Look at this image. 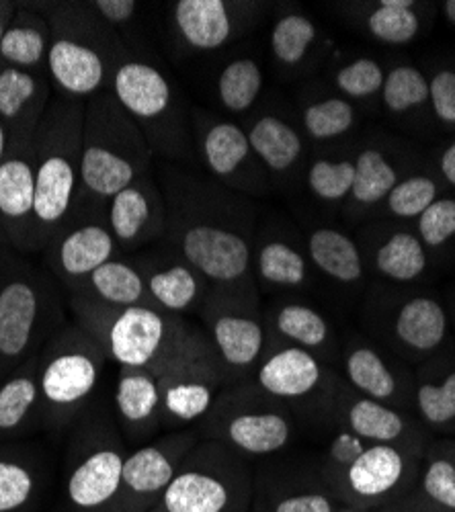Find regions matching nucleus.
<instances>
[{
  "instance_id": "nucleus-1",
  "label": "nucleus",
  "mask_w": 455,
  "mask_h": 512,
  "mask_svg": "<svg viewBox=\"0 0 455 512\" xmlns=\"http://www.w3.org/2000/svg\"><path fill=\"white\" fill-rule=\"evenodd\" d=\"M68 308L117 369H146L158 377L179 363L214 355L203 328L152 306L117 310L68 297Z\"/></svg>"
},
{
  "instance_id": "nucleus-2",
  "label": "nucleus",
  "mask_w": 455,
  "mask_h": 512,
  "mask_svg": "<svg viewBox=\"0 0 455 512\" xmlns=\"http://www.w3.org/2000/svg\"><path fill=\"white\" fill-rule=\"evenodd\" d=\"M66 433L54 506L66 512H115L130 447L119 433L113 410L95 402Z\"/></svg>"
},
{
  "instance_id": "nucleus-3",
  "label": "nucleus",
  "mask_w": 455,
  "mask_h": 512,
  "mask_svg": "<svg viewBox=\"0 0 455 512\" xmlns=\"http://www.w3.org/2000/svg\"><path fill=\"white\" fill-rule=\"evenodd\" d=\"M328 433L318 455L343 506L371 512L400 502L415 490L423 455L369 443L343 426H333Z\"/></svg>"
},
{
  "instance_id": "nucleus-4",
  "label": "nucleus",
  "mask_w": 455,
  "mask_h": 512,
  "mask_svg": "<svg viewBox=\"0 0 455 512\" xmlns=\"http://www.w3.org/2000/svg\"><path fill=\"white\" fill-rule=\"evenodd\" d=\"M66 324L60 287L0 246V379L35 359Z\"/></svg>"
},
{
  "instance_id": "nucleus-5",
  "label": "nucleus",
  "mask_w": 455,
  "mask_h": 512,
  "mask_svg": "<svg viewBox=\"0 0 455 512\" xmlns=\"http://www.w3.org/2000/svg\"><path fill=\"white\" fill-rule=\"evenodd\" d=\"M85 107L78 99L48 107L35 134V209L31 248L41 250L64 228L80 189Z\"/></svg>"
},
{
  "instance_id": "nucleus-6",
  "label": "nucleus",
  "mask_w": 455,
  "mask_h": 512,
  "mask_svg": "<svg viewBox=\"0 0 455 512\" xmlns=\"http://www.w3.org/2000/svg\"><path fill=\"white\" fill-rule=\"evenodd\" d=\"M109 359L97 340L68 322L37 355V379L44 429L64 435L85 414L101 388Z\"/></svg>"
},
{
  "instance_id": "nucleus-7",
  "label": "nucleus",
  "mask_w": 455,
  "mask_h": 512,
  "mask_svg": "<svg viewBox=\"0 0 455 512\" xmlns=\"http://www.w3.org/2000/svg\"><path fill=\"white\" fill-rule=\"evenodd\" d=\"M195 431L199 439L218 441L257 463L294 451L302 426L283 402L248 379L226 386Z\"/></svg>"
},
{
  "instance_id": "nucleus-8",
  "label": "nucleus",
  "mask_w": 455,
  "mask_h": 512,
  "mask_svg": "<svg viewBox=\"0 0 455 512\" xmlns=\"http://www.w3.org/2000/svg\"><path fill=\"white\" fill-rule=\"evenodd\" d=\"M146 166L140 127L113 93H99L85 107L80 150V187L95 201H109L136 183ZM80 191V189H78Z\"/></svg>"
},
{
  "instance_id": "nucleus-9",
  "label": "nucleus",
  "mask_w": 455,
  "mask_h": 512,
  "mask_svg": "<svg viewBox=\"0 0 455 512\" xmlns=\"http://www.w3.org/2000/svg\"><path fill=\"white\" fill-rule=\"evenodd\" d=\"M253 465L226 445L201 439L152 512H251Z\"/></svg>"
},
{
  "instance_id": "nucleus-10",
  "label": "nucleus",
  "mask_w": 455,
  "mask_h": 512,
  "mask_svg": "<svg viewBox=\"0 0 455 512\" xmlns=\"http://www.w3.org/2000/svg\"><path fill=\"white\" fill-rule=\"evenodd\" d=\"M197 314L222 367L226 386L253 379L269 343L257 289L212 287Z\"/></svg>"
},
{
  "instance_id": "nucleus-11",
  "label": "nucleus",
  "mask_w": 455,
  "mask_h": 512,
  "mask_svg": "<svg viewBox=\"0 0 455 512\" xmlns=\"http://www.w3.org/2000/svg\"><path fill=\"white\" fill-rule=\"evenodd\" d=\"M253 381L292 410L300 426L304 418L324 424L326 433L335 426V404L343 377L316 355L269 340Z\"/></svg>"
},
{
  "instance_id": "nucleus-12",
  "label": "nucleus",
  "mask_w": 455,
  "mask_h": 512,
  "mask_svg": "<svg viewBox=\"0 0 455 512\" xmlns=\"http://www.w3.org/2000/svg\"><path fill=\"white\" fill-rule=\"evenodd\" d=\"M320 455H283L253 465L251 512H339Z\"/></svg>"
},
{
  "instance_id": "nucleus-13",
  "label": "nucleus",
  "mask_w": 455,
  "mask_h": 512,
  "mask_svg": "<svg viewBox=\"0 0 455 512\" xmlns=\"http://www.w3.org/2000/svg\"><path fill=\"white\" fill-rule=\"evenodd\" d=\"M449 318L443 304L431 295H404L384 300L369 314V334L404 363L427 361L443 345Z\"/></svg>"
},
{
  "instance_id": "nucleus-14",
  "label": "nucleus",
  "mask_w": 455,
  "mask_h": 512,
  "mask_svg": "<svg viewBox=\"0 0 455 512\" xmlns=\"http://www.w3.org/2000/svg\"><path fill=\"white\" fill-rule=\"evenodd\" d=\"M195 429L169 431L130 449L123 463L115 512H152L175 480L183 459L199 443Z\"/></svg>"
},
{
  "instance_id": "nucleus-15",
  "label": "nucleus",
  "mask_w": 455,
  "mask_h": 512,
  "mask_svg": "<svg viewBox=\"0 0 455 512\" xmlns=\"http://www.w3.org/2000/svg\"><path fill=\"white\" fill-rule=\"evenodd\" d=\"M58 496V459L33 439L0 443V512H50Z\"/></svg>"
},
{
  "instance_id": "nucleus-16",
  "label": "nucleus",
  "mask_w": 455,
  "mask_h": 512,
  "mask_svg": "<svg viewBox=\"0 0 455 512\" xmlns=\"http://www.w3.org/2000/svg\"><path fill=\"white\" fill-rule=\"evenodd\" d=\"M339 361L341 377L351 390L369 400L410 412L415 375L400 357L386 351L369 336L353 332L343 336Z\"/></svg>"
},
{
  "instance_id": "nucleus-17",
  "label": "nucleus",
  "mask_w": 455,
  "mask_h": 512,
  "mask_svg": "<svg viewBox=\"0 0 455 512\" xmlns=\"http://www.w3.org/2000/svg\"><path fill=\"white\" fill-rule=\"evenodd\" d=\"M158 386L164 433L185 431L210 414L226 388V377L216 355H205L160 373Z\"/></svg>"
},
{
  "instance_id": "nucleus-18",
  "label": "nucleus",
  "mask_w": 455,
  "mask_h": 512,
  "mask_svg": "<svg viewBox=\"0 0 455 512\" xmlns=\"http://www.w3.org/2000/svg\"><path fill=\"white\" fill-rule=\"evenodd\" d=\"M335 426H343L369 443H382L423 455L429 441L427 429L415 414L369 400L351 390L345 379L335 404Z\"/></svg>"
},
{
  "instance_id": "nucleus-19",
  "label": "nucleus",
  "mask_w": 455,
  "mask_h": 512,
  "mask_svg": "<svg viewBox=\"0 0 455 512\" xmlns=\"http://www.w3.org/2000/svg\"><path fill=\"white\" fill-rule=\"evenodd\" d=\"M183 259L214 289H253L248 281L251 248L248 242L226 228L195 224L181 234Z\"/></svg>"
},
{
  "instance_id": "nucleus-20",
  "label": "nucleus",
  "mask_w": 455,
  "mask_h": 512,
  "mask_svg": "<svg viewBox=\"0 0 455 512\" xmlns=\"http://www.w3.org/2000/svg\"><path fill=\"white\" fill-rule=\"evenodd\" d=\"M48 72L56 87L70 99L93 97L113 82V62L95 44L89 31H56L48 50Z\"/></svg>"
},
{
  "instance_id": "nucleus-21",
  "label": "nucleus",
  "mask_w": 455,
  "mask_h": 512,
  "mask_svg": "<svg viewBox=\"0 0 455 512\" xmlns=\"http://www.w3.org/2000/svg\"><path fill=\"white\" fill-rule=\"evenodd\" d=\"M35 140L9 148L0 164V234L19 252H33Z\"/></svg>"
},
{
  "instance_id": "nucleus-22",
  "label": "nucleus",
  "mask_w": 455,
  "mask_h": 512,
  "mask_svg": "<svg viewBox=\"0 0 455 512\" xmlns=\"http://www.w3.org/2000/svg\"><path fill=\"white\" fill-rule=\"evenodd\" d=\"M111 410L119 433L130 449H136L164 433L160 386L152 371L119 367Z\"/></svg>"
},
{
  "instance_id": "nucleus-23",
  "label": "nucleus",
  "mask_w": 455,
  "mask_h": 512,
  "mask_svg": "<svg viewBox=\"0 0 455 512\" xmlns=\"http://www.w3.org/2000/svg\"><path fill=\"white\" fill-rule=\"evenodd\" d=\"M263 318L273 343L304 349L330 367L341 359L343 336L337 332L333 320L316 306L300 300H285L273 304Z\"/></svg>"
},
{
  "instance_id": "nucleus-24",
  "label": "nucleus",
  "mask_w": 455,
  "mask_h": 512,
  "mask_svg": "<svg viewBox=\"0 0 455 512\" xmlns=\"http://www.w3.org/2000/svg\"><path fill=\"white\" fill-rule=\"evenodd\" d=\"M50 265L66 291L76 289L91 273L117 256V240L109 226L97 220L78 222L54 240Z\"/></svg>"
},
{
  "instance_id": "nucleus-25",
  "label": "nucleus",
  "mask_w": 455,
  "mask_h": 512,
  "mask_svg": "<svg viewBox=\"0 0 455 512\" xmlns=\"http://www.w3.org/2000/svg\"><path fill=\"white\" fill-rule=\"evenodd\" d=\"M48 101L50 89L37 72L0 64V121L9 136V148L35 140L50 107Z\"/></svg>"
},
{
  "instance_id": "nucleus-26",
  "label": "nucleus",
  "mask_w": 455,
  "mask_h": 512,
  "mask_svg": "<svg viewBox=\"0 0 455 512\" xmlns=\"http://www.w3.org/2000/svg\"><path fill=\"white\" fill-rule=\"evenodd\" d=\"M44 429L37 357L0 379V443L33 439Z\"/></svg>"
},
{
  "instance_id": "nucleus-27",
  "label": "nucleus",
  "mask_w": 455,
  "mask_h": 512,
  "mask_svg": "<svg viewBox=\"0 0 455 512\" xmlns=\"http://www.w3.org/2000/svg\"><path fill=\"white\" fill-rule=\"evenodd\" d=\"M107 226L123 246H140L152 240L162 228V203L150 179L136 183L109 199Z\"/></svg>"
},
{
  "instance_id": "nucleus-28",
  "label": "nucleus",
  "mask_w": 455,
  "mask_h": 512,
  "mask_svg": "<svg viewBox=\"0 0 455 512\" xmlns=\"http://www.w3.org/2000/svg\"><path fill=\"white\" fill-rule=\"evenodd\" d=\"M111 93L119 107L134 121H156L171 107V87L154 66L138 60H123L115 70Z\"/></svg>"
},
{
  "instance_id": "nucleus-29",
  "label": "nucleus",
  "mask_w": 455,
  "mask_h": 512,
  "mask_svg": "<svg viewBox=\"0 0 455 512\" xmlns=\"http://www.w3.org/2000/svg\"><path fill=\"white\" fill-rule=\"evenodd\" d=\"M146 281L150 302L156 310L173 316H187L199 312L210 283L205 281L185 259L169 265H154L140 269Z\"/></svg>"
},
{
  "instance_id": "nucleus-30",
  "label": "nucleus",
  "mask_w": 455,
  "mask_h": 512,
  "mask_svg": "<svg viewBox=\"0 0 455 512\" xmlns=\"http://www.w3.org/2000/svg\"><path fill=\"white\" fill-rule=\"evenodd\" d=\"M68 297H80L97 306L117 310L152 306L140 267L121 261L117 256L91 273L76 289L68 291Z\"/></svg>"
},
{
  "instance_id": "nucleus-31",
  "label": "nucleus",
  "mask_w": 455,
  "mask_h": 512,
  "mask_svg": "<svg viewBox=\"0 0 455 512\" xmlns=\"http://www.w3.org/2000/svg\"><path fill=\"white\" fill-rule=\"evenodd\" d=\"M175 25L187 44L201 52L226 46L234 31L230 5L222 0H181L175 5Z\"/></svg>"
},
{
  "instance_id": "nucleus-32",
  "label": "nucleus",
  "mask_w": 455,
  "mask_h": 512,
  "mask_svg": "<svg viewBox=\"0 0 455 512\" xmlns=\"http://www.w3.org/2000/svg\"><path fill=\"white\" fill-rule=\"evenodd\" d=\"M412 410L429 431H445L455 424V369L439 371L427 363L415 373Z\"/></svg>"
},
{
  "instance_id": "nucleus-33",
  "label": "nucleus",
  "mask_w": 455,
  "mask_h": 512,
  "mask_svg": "<svg viewBox=\"0 0 455 512\" xmlns=\"http://www.w3.org/2000/svg\"><path fill=\"white\" fill-rule=\"evenodd\" d=\"M50 41V25L29 11H21L11 19L0 41V64L35 72L48 58Z\"/></svg>"
},
{
  "instance_id": "nucleus-34",
  "label": "nucleus",
  "mask_w": 455,
  "mask_h": 512,
  "mask_svg": "<svg viewBox=\"0 0 455 512\" xmlns=\"http://www.w3.org/2000/svg\"><path fill=\"white\" fill-rule=\"evenodd\" d=\"M310 259L320 273L339 285H357L363 279V263L355 242L339 230L320 228L308 238Z\"/></svg>"
},
{
  "instance_id": "nucleus-35",
  "label": "nucleus",
  "mask_w": 455,
  "mask_h": 512,
  "mask_svg": "<svg viewBox=\"0 0 455 512\" xmlns=\"http://www.w3.org/2000/svg\"><path fill=\"white\" fill-rule=\"evenodd\" d=\"M412 492L445 512H455V443L427 445Z\"/></svg>"
},
{
  "instance_id": "nucleus-36",
  "label": "nucleus",
  "mask_w": 455,
  "mask_h": 512,
  "mask_svg": "<svg viewBox=\"0 0 455 512\" xmlns=\"http://www.w3.org/2000/svg\"><path fill=\"white\" fill-rule=\"evenodd\" d=\"M253 154H257L275 173L292 168L302 154V140L292 125L279 117L265 115L248 132Z\"/></svg>"
},
{
  "instance_id": "nucleus-37",
  "label": "nucleus",
  "mask_w": 455,
  "mask_h": 512,
  "mask_svg": "<svg viewBox=\"0 0 455 512\" xmlns=\"http://www.w3.org/2000/svg\"><path fill=\"white\" fill-rule=\"evenodd\" d=\"M203 158L212 173L220 179H230L238 173L253 154L248 134H244L238 125L222 121L214 123L203 136Z\"/></svg>"
},
{
  "instance_id": "nucleus-38",
  "label": "nucleus",
  "mask_w": 455,
  "mask_h": 512,
  "mask_svg": "<svg viewBox=\"0 0 455 512\" xmlns=\"http://www.w3.org/2000/svg\"><path fill=\"white\" fill-rule=\"evenodd\" d=\"M376 271L392 283L417 281L427 269L423 242L408 232L392 234L374 256Z\"/></svg>"
},
{
  "instance_id": "nucleus-39",
  "label": "nucleus",
  "mask_w": 455,
  "mask_h": 512,
  "mask_svg": "<svg viewBox=\"0 0 455 512\" xmlns=\"http://www.w3.org/2000/svg\"><path fill=\"white\" fill-rule=\"evenodd\" d=\"M255 273L261 283L279 289H304L310 281L304 256L281 240L267 242L257 252Z\"/></svg>"
},
{
  "instance_id": "nucleus-40",
  "label": "nucleus",
  "mask_w": 455,
  "mask_h": 512,
  "mask_svg": "<svg viewBox=\"0 0 455 512\" xmlns=\"http://www.w3.org/2000/svg\"><path fill=\"white\" fill-rule=\"evenodd\" d=\"M263 89V70L251 58L230 62L218 80V95L222 105L232 113L251 109Z\"/></svg>"
},
{
  "instance_id": "nucleus-41",
  "label": "nucleus",
  "mask_w": 455,
  "mask_h": 512,
  "mask_svg": "<svg viewBox=\"0 0 455 512\" xmlns=\"http://www.w3.org/2000/svg\"><path fill=\"white\" fill-rule=\"evenodd\" d=\"M367 29L384 44L404 46L417 37L421 23L410 0H382L380 7L369 15Z\"/></svg>"
},
{
  "instance_id": "nucleus-42",
  "label": "nucleus",
  "mask_w": 455,
  "mask_h": 512,
  "mask_svg": "<svg viewBox=\"0 0 455 512\" xmlns=\"http://www.w3.org/2000/svg\"><path fill=\"white\" fill-rule=\"evenodd\" d=\"M396 187V170L382 152L365 150L355 162V183L351 195L357 203L371 205L390 195Z\"/></svg>"
},
{
  "instance_id": "nucleus-43",
  "label": "nucleus",
  "mask_w": 455,
  "mask_h": 512,
  "mask_svg": "<svg viewBox=\"0 0 455 512\" xmlns=\"http://www.w3.org/2000/svg\"><path fill=\"white\" fill-rule=\"evenodd\" d=\"M316 37L314 23L298 13L281 17L271 31L273 56L283 66H296L304 60Z\"/></svg>"
},
{
  "instance_id": "nucleus-44",
  "label": "nucleus",
  "mask_w": 455,
  "mask_h": 512,
  "mask_svg": "<svg viewBox=\"0 0 455 512\" xmlns=\"http://www.w3.org/2000/svg\"><path fill=\"white\" fill-rule=\"evenodd\" d=\"M382 93L392 113H406L429 99V82L417 68L398 66L386 76Z\"/></svg>"
},
{
  "instance_id": "nucleus-45",
  "label": "nucleus",
  "mask_w": 455,
  "mask_h": 512,
  "mask_svg": "<svg viewBox=\"0 0 455 512\" xmlns=\"http://www.w3.org/2000/svg\"><path fill=\"white\" fill-rule=\"evenodd\" d=\"M355 123V111L345 99H326L306 107V132L316 140H330L347 134Z\"/></svg>"
},
{
  "instance_id": "nucleus-46",
  "label": "nucleus",
  "mask_w": 455,
  "mask_h": 512,
  "mask_svg": "<svg viewBox=\"0 0 455 512\" xmlns=\"http://www.w3.org/2000/svg\"><path fill=\"white\" fill-rule=\"evenodd\" d=\"M355 183L353 162L316 160L308 170V187L322 201H339L351 193Z\"/></svg>"
},
{
  "instance_id": "nucleus-47",
  "label": "nucleus",
  "mask_w": 455,
  "mask_h": 512,
  "mask_svg": "<svg viewBox=\"0 0 455 512\" xmlns=\"http://www.w3.org/2000/svg\"><path fill=\"white\" fill-rule=\"evenodd\" d=\"M437 185L429 177H410L388 195V209L398 218H417L435 201Z\"/></svg>"
},
{
  "instance_id": "nucleus-48",
  "label": "nucleus",
  "mask_w": 455,
  "mask_h": 512,
  "mask_svg": "<svg viewBox=\"0 0 455 512\" xmlns=\"http://www.w3.org/2000/svg\"><path fill=\"white\" fill-rule=\"evenodd\" d=\"M384 70L371 58H359L337 72V87L355 99L376 95L384 87Z\"/></svg>"
},
{
  "instance_id": "nucleus-49",
  "label": "nucleus",
  "mask_w": 455,
  "mask_h": 512,
  "mask_svg": "<svg viewBox=\"0 0 455 512\" xmlns=\"http://www.w3.org/2000/svg\"><path fill=\"white\" fill-rule=\"evenodd\" d=\"M419 232L421 240L431 248L445 244L455 234V201H433L419 216Z\"/></svg>"
},
{
  "instance_id": "nucleus-50",
  "label": "nucleus",
  "mask_w": 455,
  "mask_h": 512,
  "mask_svg": "<svg viewBox=\"0 0 455 512\" xmlns=\"http://www.w3.org/2000/svg\"><path fill=\"white\" fill-rule=\"evenodd\" d=\"M429 97L441 121L455 123V72L441 70L429 84Z\"/></svg>"
},
{
  "instance_id": "nucleus-51",
  "label": "nucleus",
  "mask_w": 455,
  "mask_h": 512,
  "mask_svg": "<svg viewBox=\"0 0 455 512\" xmlns=\"http://www.w3.org/2000/svg\"><path fill=\"white\" fill-rule=\"evenodd\" d=\"M136 7L134 0H97V3H91V9L109 25L128 23L136 15Z\"/></svg>"
},
{
  "instance_id": "nucleus-52",
  "label": "nucleus",
  "mask_w": 455,
  "mask_h": 512,
  "mask_svg": "<svg viewBox=\"0 0 455 512\" xmlns=\"http://www.w3.org/2000/svg\"><path fill=\"white\" fill-rule=\"evenodd\" d=\"M371 512H445V510L429 504L427 500L419 498L415 492H410L400 502H394L390 506H384L380 510H371Z\"/></svg>"
},
{
  "instance_id": "nucleus-53",
  "label": "nucleus",
  "mask_w": 455,
  "mask_h": 512,
  "mask_svg": "<svg viewBox=\"0 0 455 512\" xmlns=\"http://www.w3.org/2000/svg\"><path fill=\"white\" fill-rule=\"evenodd\" d=\"M441 173L451 185H455V142L441 156Z\"/></svg>"
},
{
  "instance_id": "nucleus-54",
  "label": "nucleus",
  "mask_w": 455,
  "mask_h": 512,
  "mask_svg": "<svg viewBox=\"0 0 455 512\" xmlns=\"http://www.w3.org/2000/svg\"><path fill=\"white\" fill-rule=\"evenodd\" d=\"M7 152H9V136H7L3 121H0V164H3Z\"/></svg>"
},
{
  "instance_id": "nucleus-55",
  "label": "nucleus",
  "mask_w": 455,
  "mask_h": 512,
  "mask_svg": "<svg viewBox=\"0 0 455 512\" xmlns=\"http://www.w3.org/2000/svg\"><path fill=\"white\" fill-rule=\"evenodd\" d=\"M9 15H11V11L5 7V5H0V41H3V35H5V29H7V25L11 23V19H9Z\"/></svg>"
},
{
  "instance_id": "nucleus-56",
  "label": "nucleus",
  "mask_w": 455,
  "mask_h": 512,
  "mask_svg": "<svg viewBox=\"0 0 455 512\" xmlns=\"http://www.w3.org/2000/svg\"><path fill=\"white\" fill-rule=\"evenodd\" d=\"M443 7H445V17L455 25V0H447Z\"/></svg>"
},
{
  "instance_id": "nucleus-57",
  "label": "nucleus",
  "mask_w": 455,
  "mask_h": 512,
  "mask_svg": "<svg viewBox=\"0 0 455 512\" xmlns=\"http://www.w3.org/2000/svg\"><path fill=\"white\" fill-rule=\"evenodd\" d=\"M339 512H365V510H355V508H347V506H343Z\"/></svg>"
},
{
  "instance_id": "nucleus-58",
  "label": "nucleus",
  "mask_w": 455,
  "mask_h": 512,
  "mask_svg": "<svg viewBox=\"0 0 455 512\" xmlns=\"http://www.w3.org/2000/svg\"><path fill=\"white\" fill-rule=\"evenodd\" d=\"M50 512H66V510H62V508H56V506H54Z\"/></svg>"
},
{
  "instance_id": "nucleus-59",
  "label": "nucleus",
  "mask_w": 455,
  "mask_h": 512,
  "mask_svg": "<svg viewBox=\"0 0 455 512\" xmlns=\"http://www.w3.org/2000/svg\"><path fill=\"white\" fill-rule=\"evenodd\" d=\"M0 236H3V234H0Z\"/></svg>"
}]
</instances>
